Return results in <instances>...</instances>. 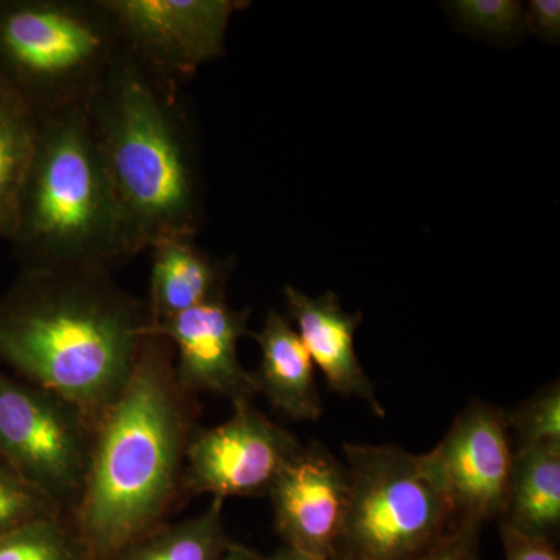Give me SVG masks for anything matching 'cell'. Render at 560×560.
Listing matches in <instances>:
<instances>
[{"label":"cell","mask_w":560,"mask_h":560,"mask_svg":"<svg viewBox=\"0 0 560 560\" xmlns=\"http://www.w3.org/2000/svg\"><path fill=\"white\" fill-rule=\"evenodd\" d=\"M151 334L147 302L102 268H21L0 296V368L97 425Z\"/></svg>","instance_id":"6da1fadb"},{"label":"cell","mask_w":560,"mask_h":560,"mask_svg":"<svg viewBox=\"0 0 560 560\" xmlns=\"http://www.w3.org/2000/svg\"><path fill=\"white\" fill-rule=\"evenodd\" d=\"M195 396L180 388L171 342L151 334L120 396L95 427L83 495L72 517L90 560H113L165 525L184 490Z\"/></svg>","instance_id":"7a4b0ae2"},{"label":"cell","mask_w":560,"mask_h":560,"mask_svg":"<svg viewBox=\"0 0 560 560\" xmlns=\"http://www.w3.org/2000/svg\"><path fill=\"white\" fill-rule=\"evenodd\" d=\"M86 117L140 253L171 238H195L200 168L179 90L124 50Z\"/></svg>","instance_id":"3957f363"},{"label":"cell","mask_w":560,"mask_h":560,"mask_svg":"<svg viewBox=\"0 0 560 560\" xmlns=\"http://www.w3.org/2000/svg\"><path fill=\"white\" fill-rule=\"evenodd\" d=\"M21 268H114L140 249L92 136L86 109L39 119L10 241Z\"/></svg>","instance_id":"277c9868"},{"label":"cell","mask_w":560,"mask_h":560,"mask_svg":"<svg viewBox=\"0 0 560 560\" xmlns=\"http://www.w3.org/2000/svg\"><path fill=\"white\" fill-rule=\"evenodd\" d=\"M121 51L103 0H0V83L38 119L86 109Z\"/></svg>","instance_id":"5b68a950"},{"label":"cell","mask_w":560,"mask_h":560,"mask_svg":"<svg viewBox=\"0 0 560 560\" xmlns=\"http://www.w3.org/2000/svg\"><path fill=\"white\" fill-rule=\"evenodd\" d=\"M350 497L334 560H411L456 523L422 455L342 444Z\"/></svg>","instance_id":"8992f818"},{"label":"cell","mask_w":560,"mask_h":560,"mask_svg":"<svg viewBox=\"0 0 560 560\" xmlns=\"http://www.w3.org/2000/svg\"><path fill=\"white\" fill-rule=\"evenodd\" d=\"M95 427L65 397L0 368V456L69 515L86 486Z\"/></svg>","instance_id":"52a82bcc"},{"label":"cell","mask_w":560,"mask_h":560,"mask_svg":"<svg viewBox=\"0 0 560 560\" xmlns=\"http://www.w3.org/2000/svg\"><path fill=\"white\" fill-rule=\"evenodd\" d=\"M121 46L167 86L197 75L224 54L228 25L248 5L238 0H103Z\"/></svg>","instance_id":"ba28073f"},{"label":"cell","mask_w":560,"mask_h":560,"mask_svg":"<svg viewBox=\"0 0 560 560\" xmlns=\"http://www.w3.org/2000/svg\"><path fill=\"white\" fill-rule=\"evenodd\" d=\"M422 458L456 522L481 528L500 522L514 459L506 410L480 399L470 401Z\"/></svg>","instance_id":"9c48e42d"},{"label":"cell","mask_w":560,"mask_h":560,"mask_svg":"<svg viewBox=\"0 0 560 560\" xmlns=\"http://www.w3.org/2000/svg\"><path fill=\"white\" fill-rule=\"evenodd\" d=\"M232 407L231 418L220 425L195 430L184 464L186 495H267L279 471L301 451L298 438L253 401Z\"/></svg>","instance_id":"30bf717a"},{"label":"cell","mask_w":560,"mask_h":560,"mask_svg":"<svg viewBox=\"0 0 560 560\" xmlns=\"http://www.w3.org/2000/svg\"><path fill=\"white\" fill-rule=\"evenodd\" d=\"M283 547L334 560L350 497L349 470L318 441L302 445L267 493Z\"/></svg>","instance_id":"8fae6325"},{"label":"cell","mask_w":560,"mask_h":560,"mask_svg":"<svg viewBox=\"0 0 560 560\" xmlns=\"http://www.w3.org/2000/svg\"><path fill=\"white\" fill-rule=\"evenodd\" d=\"M249 311H235L226 296L206 302L158 324L151 331L171 342L176 378L191 396L208 393L232 405L257 396L253 372L238 360V342L249 335Z\"/></svg>","instance_id":"7c38bea8"},{"label":"cell","mask_w":560,"mask_h":560,"mask_svg":"<svg viewBox=\"0 0 560 560\" xmlns=\"http://www.w3.org/2000/svg\"><path fill=\"white\" fill-rule=\"evenodd\" d=\"M283 294L302 345L323 372L327 386L342 397L366 401L375 416L385 418V408L355 352V334L363 320L361 312H346L334 291L312 298L287 285Z\"/></svg>","instance_id":"4fadbf2b"},{"label":"cell","mask_w":560,"mask_h":560,"mask_svg":"<svg viewBox=\"0 0 560 560\" xmlns=\"http://www.w3.org/2000/svg\"><path fill=\"white\" fill-rule=\"evenodd\" d=\"M250 337L260 348V366L253 372L257 394L280 415L296 422H316L323 400L315 381V364L300 335L279 312H268L264 326Z\"/></svg>","instance_id":"5bb4252c"},{"label":"cell","mask_w":560,"mask_h":560,"mask_svg":"<svg viewBox=\"0 0 560 560\" xmlns=\"http://www.w3.org/2000/svg\"><path fill=\"white\" fill-rule=\"evenodd\" d=\"M149 307L151 329L158 324L226 296L230 261L195 245V238H171L150 249Z\"/></svg>","instance_id":"9a60e30c"},{"label":"cell","mask_w":560,"mask_h":560,"mask_svg":"<svg viewBox=\"0 0 560 560\" xmlns=\"http://www.w3.org/2000/svg\"><path fill=\"white\" fill-rule=\"evenodd\" d=\"M500 525L528 536L555 537L560 526V442L514 452Z\"/></svg>","instance_id":"2e32d148"},{"label":"cell","mask_w":560,"mask_h":560,"mask_svg":"<svg viewBox=\"0 0 560 560\" xmlns=\"http://www.w3.org/2000/svg\"><path fill=\"white\" fill-rule=\"evenodd\" d=\"M38 131V116L0 83V238L7 242L16 230L18 206Z\"/></svg>","instance_id":"e0dca14e"},{"label":"cell","mask_w":560,"mask_h":560,"mask_svg":"<svg viewBox=\"0 0 560 560\" xmlns=\"http://www.w3.org/2000/svg\"><path fill=\"white\" fill-rule=\"evenodd\" d=\"M223 506L224 500L210 499L200 514L165 523L113 560H223L234 544L224 529Z\"/></svg>","instance_id":"ac0fdd59"},{"label":"cell","mask_w":560,"mask_h":560,"mask_svg":"<svg viewBox=\"0 0 560 560\" xmlns=\"http://www.w3.org/2000/svg\"><path fill=\"white\" fill-rule=\"evenodd\" d=\"M0 560H90L69 514L25 523L0 536Z\"/></svg>","instance_id":"d6986e66"},{"label":"cell","mask_w":560,"mask_h":560,"mask_svg":"<svg viewBox=\"0 0 560 560\" xmlns=\"http://www.w3.org/2000/svg\"><path fill=\"white\" fill-rule=\"evenodd\" d=\"M508 427L515 451L560 442V383L555 381L534 393L512 410H506Z\"/></svg>","instance_id":"ffe728a7"},{"label":"cell","mask_w":560,"mask_h":560,"mask_svg":"<svg viewBox=\"0 0 560 560\" xmlns=\"http://www.w3.org/2000/svg\"><path fill=\"white\" fill-rule=\"evenodd\" d=\"M58 514L66 512L28 485L0 456V536L20 528L25 523Z\"/></svg>","instance_id":"44dd1931"},{"label":"cell","mask_w":560,"mask_h":560,"mask_svg":"<svg viewBox=\"0 0 560 560\" xmlns=\"http://www.w3.org/2000/svg\"><path fill=\"white\" fill-rule=\"evenodd\" d=\"M448 5L466 27L486 35H511L525 25V7L515 0H456Z\"/></svg>","instance_id":"7402d4cb"},{"label":"cell","mask_w":560,"mask_h":560,"mask_svg":"<svg viewBox=\"0 0 560 560\" xmlns=\"http://www.w3.org/2000/svg\"><path fill=\"white\" fill-rule=\"evenodd\" d=\"M481 526L456 522L440 540L411 560H481Z\"/></svg>","instance_id":"603a6c76"},{"label":"cell","mask_w":560,"mask_h":560,"mask_svg":"<svg viewBox=\"0 0 560 560\" xmlns=\"http://www.w3.org/2000/svg\"><path fill=\"white\" fill-rule=\"evenodd\" d=\"M500 534L506 560H560L550 537L528 536L504 525H500Z\"/></svg>","instance_id":"cb8c5ba5"},{"label":"cell","mask_w":560,"mask_h":560,"mask_svg":"<svg viewBox=\"0 0 560 560\" xmlns=\"http://www.w3.org/2000/svg\"><path fill=\"white\" fill-rule=\"evenodd\" d=\"M525 24L540 38L559 40L560 36V2L559 0H533L525 9Z\"/></svg>","instance_id":"d4e9b609"},{"label":"cell","mask_w":560,"mask_h":560,"mask_svg":"<svg viewBox=\"0 0 560 560\" xmlns=\"http://www.w3.org/2000/svg\"><path fill=\"white\" fill-rule=\"evenodd\" d=\"M223 560H261V556L241 544H232Z\"/></svg>","instance_id":"484cf974"},{"label":"cell","mask_w":560,"mask_h":560,"mask_svg":"<svg viewBox=\"0 0 560 560\" xmlns=\"http://www.w3.org/2000/svg\"><path fill=\"white\" fill-rule=\"evenodd\" d=\"M261 560H318L308 558V556L301 555V552H296L293 550H289V548L282 547L279 548L278 551L272 552L268 558H264L261 556Z\"/></svg>","instance_id":"4316f807"}]
</instances>
